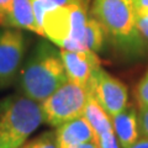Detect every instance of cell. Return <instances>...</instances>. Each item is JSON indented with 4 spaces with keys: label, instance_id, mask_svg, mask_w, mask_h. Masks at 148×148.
<instances>
[{
    "label": "cell",
    "instance_id": "obj_4",
    "mask_svg": "<svg viewBox=\"0 0 148 148\" xmlns=\"http://www.w3.org/2000/svg\"><path fill=\"white\" fill-rule=\"evenodd\" d=\"M89 91L86 86L67 80L52 95L41 103L45 122L52 127L83 116Z\"/></svg>",
    "mask_w": 148,
    "mask_h": 148
},
{
    "label": "cell",
    "instance_id": "obj_5",
    "mask_svg": "<svg viewBox=\"0 0 148 148\" xmlns=\"http://www.w3.org/2000/svg\"><path fill=\"white\" fill-rule=\"evenodd\" d=\"M88 90L111 117L127 108L128 90L123 83L99 67L88 84Z\"/></svg>",
    "mask_w": 148,
    "mask_h": 148
},
{
    "label": "cell",
    "instance_id": "obj_13",
    "mask_svg": "<svg viewBox=\"0 0 148 148\" xmlns=\"http://www.w3.org/2000/svg\"><path fill=\"white\" fill-rule=\"evenodd\" d=\"M105 31L103 26L99 24V21L95 17H88L84 35H83L82 46L83 49L92 51V52L98 53L104 47L105 43Z\"/></svg>",
    "mask_w": 148,
    "mask_h": 148
},
{
    "label": "cell",
    "instance_id": "obj_6",
    "mask_svg": "<svg viewBox=\"0 0 148 148\" xmlns=\"http://www.w3.org/2000/svg\"><path fill=\"white\" fill-rule=\"evenodd\" d=\"M25 49V36L18 29L0 31V88H6L15 80Z\"/></svg>",
    "mask_w": 148,
    "mask_h": 148
},
{
    "label": "cell",
    "instance_id": "obj_17",
    "mask_svg": "<svg viewBox=\"0 0 148 148\" xmlns=\"http://www.w3.org/2000/svg\"><path fill=\"white\" fill-rule=\"evenodd\" d=\"M136 26L143 43L148 45V14L143 16H136Z\"/></svg>",
    "mask_w": 148,
    "mask_h": 148
},
{
    "label": "cell",
    "instance_id": "obj_10",
    "mask_svg": "<svg viewBox=\"0 0 148 148\" xmlns=\"http://www.w3.org/2000/svg\"><path fill=\"white\" fill-rule=\"evenodd\" d=\"M112 119L114 132L121 148H128L141 137L138 114L133 108H126Z\"/></svg>",
    "mask_w": 148,
    "mask_h": 148
},
{
    "label": "cell",
    "instance_id": "obj_20",
    "mask_svg": "<svg viewBox=\"0 0 148 148\" xmlns=\"http://www.w3.org/2000/svg\"><path fill=\"white\" fill-rule=\"evenodd\" d=\"M12 0H0V25H4V20L9 11Z\"/></svg>",
    "mask_w": 148,
    "mask_h": 148
},
{
    "label": "cell",
    "instance_id": "obj_19",
    "mask_svg": "<svg viewBox=\"0 0 148 148\" xmlns=\"http://www.w3.org/2000/svg\"><path fill=\"white\" fill-rule=\"evenodd\" d=\"M136 16H143L148 14V0H132Z\"/></svg>",
    "mask_w": 148,
    "mask_h": 148
},
{
    "label": "cell",
    "instance_id": "obj_9",
    "mask_svg": "<svg viewBox=\"0 0 148 148\" xmlns=\"http://www.w3.org/2000/svg\"><path fill=\"white\" fill-rule=\"evenodd\" d=\"M58 148H73L90 141H98V136L84 116H79L56 127Z\"/></svg>",
    "mask_w": 148,
    "mask_h": 148
},
{
    "label": "cell",
    "instance_id": "obj_21",
    "mask_svg": "<svg viewBox=\"0 0 148 148\" xmlns=\"http://www.w3.org/2000/svg\"><path fill=\"white\" fill-rule=\"evenodd\" d=\"M128 148H148V137L138 138V140Z\"/></svg>",
    "mask_w": 148,
    "mask_h": 148
},
{
    "label": "cell",
    "instance_id": "obj_22",
    "mask_svg": "<svg viewBox=\"0 0 148 148\" xmlns=\"http://www.w3.org/2000/svg\"><path fill=\"white\" fill-rule=\"evenodd\" d=\"M54 5H68V4H74V3H83L84 0H49Z\"/></svg>",
    "mask_w": 148,
    "mask_h": 148
},
{
    "label": "cell",
    "instance_id": "obj_14",
    "mask_svg": "<svg viewBox=\"0 0 148 148\" xmlns=\"http://www.w3.org/2000/svg\"><path fill=\"white\" fill-rule=\"evenodd\" d=\"M22 148H58L56 132H43L42 135L27 142Z\"/></svg>",
    "mask_w": 148,
    "mask_h": 148
},
{
    "label": "cell",
    "instance_id": "obj_23",
    "mask_svg": "<svg viewBox=\"0 0 148 148\" xmlns=\"http://www.w3.org/2000/svg\"><path fill=\"white\" fill-rule=\"evenodd\" d=\"M73 148H99V145H98V141H90V142H85V143H82V145H78Z\"/></svg>",
    "mask_w": 148,
    "mask_h": 148
},
{
    "label": "cell",
    "instance_id": "obj_12",
    "mask_svg": "<svg viewBox=\"0 0 148 148\" xmlns=\"http://www.w3.org/2000/svg\"><path fill=\"white\" fill-rule=\"evenodd\" d=\"M83 116L89 122V125L94 130L96 136H100L101 133L108 132L110 130H114L111 116L103 109V106L95 100V98L90 92H89V98H88L84 112H83Z\"/></svg>",
    "mask_w": 148,
    "mask_h": 148
},
{
    "label": "cell",
    "instance_id": "obj_16",
    "mask_svg": "<svg viewBox=\"0 0 148 148\" xmlns=\"http://www.w3.org/2000/svg\"><path fill=\"white\" fill-rule=\"evenodd\" d=\"M98 145L99 148H121L114 130H110L98 136Z\"/></svg>",
    "mask_w": 148,
    "mask_h": 148
},
{
    "label": "cell",
    "instance_id": "obj_3",
    "mask_svg": "<svg viewBox=\"0 0 148 148\" xmlns=\"http://www.w3.org/2000/svg\"><path fill=\"white\" fill-rule=\"evenodd\" d=\"M91 15L119 48L136 52L142 47L132 0H94Z\"/></svg>",
    "mask_w": 148,
    "mask_h": 148
},
{
    "label": "cell",
    "instance_id": "obj_8",
    "mask_svg": "<svg viewBox=\"0 0 148 148\" xmlns=\"http://www.w3.org/2000/svg\"><path fill=\"white\" fill-rule=\"evenodd\" d=\"M71 4L56 6L45 14L42 22L43 35L53 45L63 48L71 35Z\"/></svg>",
    "mask_w": 148,
    "mask_h": 148
},
{
    "label": "cell",
    "instance_id": "obj_1",
    "mask_svg": "<svg viewBox=\"0 0 148 148\" xmlns=\"http://www.w3.org/2000/svg\"><path fill=\"white\" fill-rule=\"evenodd\" d=\"M68 80L61 52L40 42L20 71L18 86L24 95L42 103Z\"/></svg>",
    "mask_w": 148,
    "mask_h": 148
},
{
    "label": "cell",
    "instance_id": "obj_2",
    "mask_svg": "<svg viewBox=\"0 0 148 148\" xmlns=\"http://www.w3.org/2000/svg\"><path fill=\"white\" fill-rule=\"evenodd\" d=\"M45 122L41 103L24 94L0 101V148H20Z\"/></svg>",
    "mask_w": 148,
    "mask_h": 148
},
{
    "label": "cell",
    "instance_id": "obj_15",
    "mask_svg": "<svg viewBox=\"0 0 148 148\" xmlns=\"http://www.w3.org/2000/svg\"><path fill=\"white\" fill-rule=\"evenodd\" d=\"M135 96L140 109L148 108V69L142 77V79L138 82L135 90Z\"/></svg>",
    "mask_w": 148,
    "mask_h": 148
},
{
    "label": "cell",
    "instance_id": "obj_18",
    "mask_svg": "<svg viewBox=\"0 0 148 148\" xmlns=\"http://www.w3.org/2000/svg\"><path fill=\"white\" fill-rule=\"evenodd\" d=\"M138 123L142 137H148V108L140 109L138 114Z\"/></svg>",
    "mask_w": 148,
    "mask_h": 148
},
{
    "label": "cell",
    "instance_id": "obj_7",
    "mask_svg": "<svg viewBox=\"0 0 148 148\" xmlns=\"http://www.w3.org/2000/svg\"><path fill=\"white\" fill-rule=\"evenodd\" d=\"M68 80L83 86H88L94 72L100 67V61L95 52L88 49L61 51Z\"/></svg>",
    "mask_w": 148,
    "mask_h": 148
},
{
    "label": "cell",
    "instance_id": "obj_11",
    "mask_svg": "<svg viewBox=\"0 0 148 148\" xmlns=\"http://www.w3.org/2000/svg\"><path fill=\"white\" fill-rule=\"evenodd\" d=\"M4 25L14 29L29 30L43 36L42 31L37 26L31 0H12L4 20Z\"/></svg>",
    "mask_w": 148,
    "mask_h": 148
}]
</instances>
